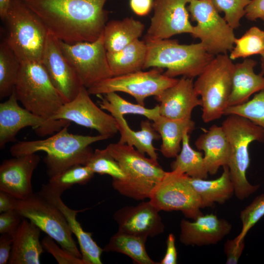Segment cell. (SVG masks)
<instances>
[{
    "mask_svg": "<svg viewBox=\"0 0 264 264\" xmlns=\"http://www.w3.org/2000/svg\"><path fill=\"white\" fill-rule=\"evenodd\" d=\"M41 20L48 31L69 44L92 42L102 34L109 0H21Z\"/></svg>",
    "mask_w": 264,
    "mask_h": 264,
    "instance_id": "cell-1",
    "label": "cell"
},
{
    "mask_svg": "<svg viewBox=\"0 0 264 264\" xmlns=\"http://www.w3.org/2000/svg\"><path fill=\"white\" fill-rule=\"evenodd\" d=\"M68 127L63 128L44 139L19 141L11 146L10 152L14 157L45 152L46 155L43 161L50 179L73 166L87 165L93 152L90 145L109 138L101 134L90 136L70 133Z\"/></svg>",
    "mask_w": 264,
    "mask_h": 264,
    "instance_id": "cell-2",
    "label": "cell"
},
{
    "mask_svg": "<svg viewBox=\"0 0 264 264\" xmlns=\"http://www.w3.org/2000/svg\"><path fill=\"white\" fill-rule=\"evenodd\" d=\"M106 148L118 162L125 176L122 180L112 179L113 188L121 195L134 200L149 198L166 172L157 161L146 157L127 144L110 143Z\"/></svg>",
    "mask_w": 264,
    "mask_h": 264,
    "instance_id": "cell-3",
    "label": "cell"
},
{
    "mask_svg": "<svg viewBox=\"0 0 264 264\" xmlns=\"http://www.w3.org/2000/svg\"><path fill=\"white\" fill-rule=\"evenodd\" d=\"M221 127L230 147L228 167L234 187V194L243 200L255 193L259 185H252L246 178L250 164L248 147L254 141L264 142V131L249 119L236 114L226 115Z\"/></svg>",
    "mask_w": 264,
    "mask_h": 264,
    "instance_id": "cell-4",
    "label": "cell"
},
{
    "mask_svg": "<svg viewBox=\"0 0 264 264\" xmlns=\"http://www.w3.org/2000/svg\"><path fill=\"white\" fill-rule=\"evenodd\" d=\"M147 54L143 69L166 68L169 77H198L215 56L207 52L200 43L181 44L165 39L146 42Z\"/></svg>",
    "mask_w": 264,
    "mask_h": 264,
    "instance_id": "cell-5",
    "label": "cell"
},
{
    "mask_svg": "<svg viewBox=\"0 0 264 264\" xmlns=\"http://www.w3.org/2000/svg\"><path fill=\"white\" fill-rule=\"evenodd\" d=\"M4 21L8 33L5 40L21 62H41L48 30L21 0H11Z\"/></svg>",
    "mask_w": 264,
    "mask_h": 264,
    "instance_id": "cell-6",
    "label": "cell"
},
{
    "mask_svg": "<svg viewBox=\"0 0 264 264\" xmlns=\"http://www.w3.org/2000/svg\"><path fill=\"white\" fill-rule=\"evenodd\" d=\"M234 66L227 54L216 55L194 82L195 90L200 97L204 123L220 118L228 107Z\"/></svg>",
    "mask_w": 264,
    "mask_h": 264,
    "instance_id": "cell-7",
    "label": "cell"
},
{
    "mask_svg": "<svg viewBox=\"0 0 264 264\" xmlns=\"http://www.w3.org/2000/svg\"><path fill=\"white\" fill-rule=\"evenodd\" d=\"M15 87L18 101L41 117L51 119L66 103L41 62H21Z\"/></svg>",
    "mask_w": 264,
    "mask_h": 264,
    "instance_id": "cell-8",
    "label": "cell"
},
{
    "mask_svg": "<svg viewBox=\"0 0 264 264\" xmlns=\"http://www.w3.org/2000/svg\"><path fill=\"white\" fill-rule=\"evenodd\" d=\"M15 209L54 239L63 249L82 258L64 215L39 191L25 199H17Z\"/></svg>",
    "mask_w": 264,
    "mask_h": 264,
    "instance_id": "cell-9",
    "label": "cell"
},
{
    "mask_svg": "<svg viewBox=\"0 0 264 264\" xmlns=\"http://www.w3.org/2000/svg\"><path fill=\"white\" fill-rule=\"evenodd\" d=\"M187 9L197 22L191 35L200 40L207 52L216 56L231 51L236 38L234 29L220 15L212 0H191Z\"/></svg>",
    "mask_w": 264,
    "mask_h": 264,
    "instance_id": "cell-10",
    "label": "cell"
},
{
    "mask_svg": "<svg viewBox=\"0 0 264 264\" xmlns=\"http://www.w3.org/2000/svg\"><path fill=\"white\" fill-rule=\"evenodd\" d=\"M178 79L163 74L162 68H153L105 79L87 89L89 95L105 94L111 92H122L130 94L137 104L145 106L146 98L156 96L174 85Z\"/></svg>",
    "mask_w": 264,
    "mask_h": 264,
    "instance_id": "cell-11",
    "label": "cell"
},
{
    "mask_svg": "<svg viewBox=\"0 0 264 264\" xmlns=\"http://www.w3.org/2000/svg\"><path fill=\"white\" fill-rule=\"evenodd\" d=\"M149 199L159 211H180L186 218L194 220L203 214L201 200L189 176L176 171L166 172Z\"/></svg>",
    "mask_w": 264,
    "mask_h": 264,
    "instance_id": "cell-12",
    "label": "cell"
},
{
    "mask_svg": "<svg viewBox=\"0 0 264 264\" xmlns=\"http://www.w3.org/2000/svg\"><path fill=\"white\" fill-rule=\"evenodd\" d=\"M61 48L87 89L112 77L103 33L95 41L69 44L59 40Z\"/></svg>",
    "mask_w": 264,
    "mask_h": 264,
    "instance_id": "cell-13",
    "label": "cell"
},
{
    "mask_svg": "<svg viewBox=\"0 0 264 264\" xmlns=\"http://www.w3.org/2000/svg\"><path fill=\"white\" fill-rule=\"evenodd\" d=\"M15 89L8 99L0 104V148L16 141V136L22 129L31 127L40 136L51 135L70 122L64 119H47L38 115L18 103Z\"/></svg>",
    "mask_w": 264,
    "mask_h": 264,
    "instance_id": "cell-14",
    "label": "cell"
},
{
    "mask_svg": "<svg viewBox=\"0 0 264 264\" xmlns=\"http://www.w3.org/2000/svg\"><path fill=\"white\" fill-rule=\"evenodd\" d=\"M87 88L82 86L77 96L65 103L51 119H64L94 129L99 134L112 137L118 132L115 118L103 111L91 100Z\"/></svg>",
    "mask_w": 264,
    "mask_h": 264,
    "instance_id": "cell-15",
    "label": "cell"
},
{
    "mask_svg": "<svg viewBox=\"0 0 264 264\" xmlns=\"http://www.w3.org/2000/svg\"><path fill=\"white\" fill-rule=\"evenodd\" d=\"M191 0H154V14L144 36L145 42L168 39L177 34H191L194 25L186 6Z\"/></svg>",
    "mask_w": 264,
    "mask_h": 264,
    "instance_id": "cell-16",
    "label": "cell"
},
{
    "mask_svg": "<svg viewBox=\"0 0 264 264\" xmlns=\"http://www.w3.org/2000/svg\"><path fill=\"white\" fill-rule=\"evenodd\" d=\"M41 63L52 84L66 102L72 100L83 85L75 69L64 55L59 40L49 31Z\"/></svg>",
    "mask_w": 264,
    "mask_h": 264,
    "instance_id": "cell-17",
    "label": "cell"
},
{
    "mask_svg": "<svg viewBox=\"0 0 264 264\" xmlns=\"http://www.w3.org/2000/svg\"><path fill=\"white\" fill-rule=\"evenodd\" d=\"M159 212L149 200L135 206L120 208L114 213L113 219L118 225V232L147 239L164 231Z\"/></svg>",
    "mask_w": 264,
    "mask_h": 264,
    "instance_id": "cell-18",
    "label": "cell"
},
{
    "mask_svg": "<svg viewBox=\"0 0 264 264\" xmlns=\"http://www.w3.org/2000/svg\"><path fill=\"white\" fill-rule=\"evenodd\" d=\"M40 156L27 154L4 160L0 166V191L17 199H25L34 193L31 179Z\"/></svg>",
    "mask_w": 264,
    "mask_h": 264,
    "instance_id": "cell-19",
    "label": "cell"
},
{
    "mask_svg": "<svg viewBox=\"0 0 264 264\" xmlns=\"http://www.w3.org/2000/svg\"><path fill=\"white\" fill-rule=\"evenodd\" d=\"M179 240L185 245L201 246L215 244L230 233L231 224L213 214H202L194 221L182 219Z\"/></svg>",
    "mask_w": 264,
    "mask_h": 264,
    "instance_id": "cell-20",
    "label": "cell"
},
{
    "mask_svg": "<svg viewBox=\"0 0 264 264\" xmlns=\"http://www.w3.org/2000/svg\"><path fill=\"white\" fill-rule=\"evenodd\" d=\"M193 78L183 77L154 99L159 105L161 116L172 119L191 118L193 110L201 106L194 88Z\"/></svg>",
    "mask_w": 264,
    "mask_h": 264,
    "instance_id": "cell-21",
    "label": "cell"
},
{
    "mask_svg": "<svg viewBox=\"0 0 264 264\" xmlns=\"http://www.w3.org/2000/svg\"><path fill=\"white\" fill-rule=\"evenodd\" d=\"M39 192L53 202L64 215L70 230L77 239L82 259L85 264H102L101 255L103 249L93 240L91 233L83 229L76 219L77 214L82 210H75L68 207L63 201L61 194L51 190L45 184L42 186Z\"/></svg>",
    "mask_w": 264,
    "mask_h": 264,
    "instance_id": "cell-22",
    "label": "cell"
},
{
    "mask_svg": "<svg viewBox=\"0 0 264 264\" xmlns=\"http://www.w3.org/2000/svg\"><path fill=\"white\" fill-rule=\"evenodd\" d=\"M41 230L24 218L13 235V242L9 264H39L44 252L40 241Z\"/></svg>",
    "mask_w": 264,
    "mask_h": 264,
    "instance_id": "cell-23",
    "label": "cell"
},
{
    "mask_svg": "<svg viewBox=\"0 0 264 264\" xmlns=\"http://www.w3.org/2000/svg\"><path fill=\"white\" fill-rule=\"evenodd\" d=\"M196 148L204 152L203 158L209 174H216L220 167L228 166L230 147L221 127L214 125L201 134L195 143Z\"/></svg>",
    "mask_w": 264,
    "mask_h": 264,
    "instance_id": "cell-24",
    "label": "cell"
},
{
    "mask_svg": "<svg viewBox=\"0 0 264 264\" xmlns=\"http://www.w3.org/2000/svg\"><path fill=\"white\" fill-rule=\"evenodd\" d=\"M256 65L257 62L251 59L235 64L228 107L243 104L252 94L264 89V75L255 72Z\"/></svg>",
    "mask_w": 264,
    "mask_h": 264,
    "instance_id": "cell-25",
    "label": "cell"
},
{
    "mask_svg": "<svg viewBox=\"0 0 264 264\" xmlns=\"http://www.w3.org/2000/svg\"><path fill=\"white\" fill-rule=\"evenodd\" d=\"M110 114L116 120L118 132L120 133L118 143L132 146L141 154H147L149 157L157 161V154L153 142L154 140H158L160 136L150 120L142 121L140 123L141 130L134 131L129 127L124 115L115 112Z\"/></svg>",
    "mask_w": 264,
    "mask_h": 264,
    "instance_id": "cell-26",
    "label": "cell"
},
{
    "mask_svg": "<svg viewBox=\"0 0 264 264\" xmlns=\"http://www.w3.org/2000/svg\"><path fill=\"white\" fill-rule=\"evenodd\" d=\"M153 126L161 138L162 154L167 158H175L181 150L184 133L192 132L195 123L192 118L172 119L160 115Z\"/></svg>",
    "mask_w": 264,
    "mask_h": 264,
    "instance_id": "cell-27",
    "label": "cell"
},
{
    "mask_svg": "<svg viewBox=\"0 0 264 264\" xmlns=\"http://www.w3.org/2000/svg\"><path fill=\"white\" fill-rule=\"evenodd\" d=\"M144 29V24L133 17L107 22L103 36L107 52H117L139 39Z\"/></svg>",
    "mask_w": 264,
    "mask_h": 264,
    "instance_id": "cell-28",
    "label": "cell"
},
{
    "mask_svg": "<svg viewBox=\"0 0 264 264\" xmlns=\"http://www.w3.org/2000/svg\"><path fill=\"white\" fill-rule=\"evenodd\" d=\"M189 180L200 197L203 208L212 207L215 203L223 204L234 194V187L227 166L223 167L222 173L216 179L206 180L189 176Z\"/></svg>",
    "mask_w": 264,
    "mask_h": 264,
    "instance_id": "cell-29",
    "label": "cell"
},
{
    "mask_svg": "<svg viewBox=\"0 0 264 264\" xmlns=\"http://www.w3.org/2000/svg\"><path fill=\"white\" fill-rule=\"evenodd\" d=\"M147 54V44L145 41L139 39L117 52H107V59L112 76L142 70Z\"/></svg>",
    "mask_w": 264,
    "mask_h": 264,
    "instance_id": "cell-30",
    "label": "cell"
},
{
    "mask_svg": "<svg viewBox=\"0 0 264 264\" xmlns=\"http://www.w3.org/2000/svg\"><path fill=\"white\" fill-rule=\"evenodd\" d=\"M147 239L117 231L103 248L105 252H116L129 257L138 264H157L148 255L145 248Z\"/></svg>",
    "mask_w": 264,
    "mask_h": 264,
    "instance_id": "cell-31",
    "label": "cell"
},
{
    "mask_svg": "<svg viewBox=\"0 0 264 264\" xmlns=\"http://www.w3.org/2000/svg\"><path fill=\"white\" fill-rule=\"evenodd\" d=\"M189 132L183 135L181 149L171 164V171H176L192 178L206 179L208 173L202 153L193 149L189 143Z\"/></svg>",
    "mask_w": 264,
    "mask_h": 264,
    "instance_id": "cell-32",
    "label": "cell"
},
{
    "mask_svg": "<svg viewBox=\"0 0 264 264\" xmlns=\"http://www.w3.org/2000/svg\"><path fill=\"white\" fill-rule=\"evenodd\" d=\"M21 63L5 41L0 45V99L9 96L13 92Z\"/></svg>",
    "mask_w": 264,
    "mask_h": 264,
    "instance_id": "cell-33",
    "label": "cell"
},
{
    "mask_svg": "<svg viewBox=\"0 0 264 264\" xmlns=\"http://www.w3.org/2000/svg\"><path fill=\"white\" fill-rule=\"evenodd\" d=\"M99 104L100 108L110 113L115 112L122 115L138 114L144 116L153 122L160 116L159 105L153 108H147L138 104L127 101L115 92L105 94L104 97L101 98Z\"/></svg>",
    "mask_w": 264,
    "mask_h": 264,
    "instance_id": "cell-34",
    "label": "cell"
},
{
    "mask_svg": "<svg viewBox=\"0 0 264 264\" xmlns=\"http://www.w3.org/2000/svg\"><path fill=\"white\" fill-rule=\"evenodd\" d=\"M264 54V31L252 26L239 38H236L230 58L233 61L254 55Z\"/></svg>",
    "mask_w": 264,
    "mask_h": 264,
    "instance_id": "cell-35",
    "label": "cell"
},
{
    "mask_svg": "<svg viewBox=\"0 0 264 264\" xmlns=\"http://www.w3.org/2000/svg\"><path fill=\"white\" fill-rule=\"evenodd\" d=\"M94 173L86 165L73 166L52 179L45 184L51 190L60 194L75 184L83 185L88 182Z\"/></svg>",
    "mask_w": 264,
    "mask_h": 264,
    "instance_id": "cell-36",
    "label": "cell"
},
{
    "mask_svg": "<svg viewBox=\"0 0 264 264\" xmlns=\"http://www.w3.org/2000/svg\"><path fill=\"white\" fill-rule=\"evenodd\" d=\"M239 115L245 117L264 131V89L256 93L247 102L234 106L228 107L224 115Z\"/></svg>",
    "mask_w": 264,
    "mask_h": 264,
    "instance_id": "cell-37",
    "label": "cell"
},
{
    "mask_svg": "<svg viewBox=\"0 0 264 264\" xmlns=\"http://www.w3.org/2000/svg\"><path fill=\"white\" fill-rule=\"evenodd\" d=\"M86 165L94 173L109 175L113 180H122L125 177L118 162L106 148L95 149Z\"/></svg>",
    "mask_w": 264,
    "mask_h": 264,
    "instance_id": "cell-38",
    "label": "cell"
},
{
    "mask_svg": "<svg viewBox=\"0 0 264 264\" xmlns=\"http://www.w3.org/2000/svg\"><path fill=\"white\" fill-rule=\"evenodd\" d=\"M251 0H212L217 10L222 12L224 18L234 29L240 25L245 9Z\"/></svg>",
    "mask_w": 264,
    "mask_h": 264,
    "instance_id": "cell-39",
    "label": "cell"
},
{
    "mask_svg": "<svg viewBox=\"0 0 264 264\" xmlns=\"http://www.w3.org/2000/svg\"><path fill=\"white\" fill-rule=\"evenodd\" d=\"M264 216V194L255 198L240 213L242 229L236 237L238 241L244 239L249 230Z\"/></svg>",
    "mask_w": 264,
    "mask_h": 264,
    "instance_id": "cell-40",
    "label": "cell"
},
{
    "mask_svg": "<svg viewBox=\"0 0 264 264\" xmlns=\"http://www.w3.org/2000/svg\"><path fill=\"white\" fill-rule=\"evenodd\" d=\"M44 249L51 254L59 264H85L81 258L77 257L59 246L57 242L47 235L42 240Z\"/></svg>",
    "mask_w": 264,
    "mask_h": 264,
    "instance_id": "cell-41",
    "label": "cell"
},
{
    "mask_svg": "<svg viewBox=\"0 0 264 264\" xmlns=\"http://www.w3.org/2000/svg\"><path fill=\"white\" fill-rule=\"evenodd\" d=\"M24 218L15 209L1 213L0 233L13 235Z\"/></svg>",
    "mask_w": 264,
    "mask_h": 264,
    "instance_id": "cell-42",
    "label": "cell"
},
{
    "mask_svg": "<svg viewBox=\"0 0 264 264\" xmlns=\"http://www.w3.org/2000/svg\"><path fill=\"white\" fill-rule=\"evenodd\" d=\"M224 246L226 264H236L244 249V239L238 241L236 237L233 239H228Z\"/></svg>",
    "mask_w": 264,
    "mask_h": 264,
    "instance_id": "cell-43",
    "label": "cell"
},
{
    "mask_svg": "<svg viewBox=\"0 0 264 264\" xmlns=\"http://www.w3.org/2000/svg\"><path fill=\"white\" fill-rule=\"evenodd\" d=\"M13 242V235L9 234H1L0 237V264H8Z\"/></svg>",
    "mask_w": 264,
    "mask_h": 264,
    "instance_id": "cell-44",
    "label": "cell"
},
{
    "mask_svg": "<svg viewBox=\"0 0 264 264\" xmlns=\"http://www.w3.org/2000/svg\"><path fill=\"white\" fill-rule=\"evenodd\" d=\"M177 254L175 245V237L173 233H170L166 241V250L165 255L159 264H176L177 259Z\"/></svg>",
    "mask_w": 264,
    "mask_h": 264,
    "instance_id": "cell-45",
    "label": "cell"
},
{
    "mask_svg": "<svg viewBox=\"0 0 264 264\" xmlns=\"http://www.w3.org/2000/svg\"><path fill=\"white\" fill-rule=\"evenodd\" d=\"M264 16V0H251L245 9V17L253 21Z\"/></svg>",
    "mask_w": 264,
    "mask_h": 264,
    "instance_id": "cell-46",
    "label": "cell"
},
{
    "mask_svg": "<svg viewBox=\"0 0 264 264\" xmlns=\"http://www.w3.org/2000/svg\"><path fill=\"white\" fill-rule=\"evenodd\" d=\"M153 0H130V5L132 11L137 15H148L153 8Z\"/></svg>",
    "mask_w": 264,
    "mask_h": 264,
    "instance_id": "cell-47",
    "label": "cell"
},
{
    "mask_svg": "<svg viewBox=\"0 0 264 264\" xmlns=\"http://www.w3.org/2000/svg\"><path fill=\"white\" fill-rule=\"evenodd\" d=\"M17 199L3 191H0V212L15 209Z\"/></svg>",
    "mask_w": 264,
    "mask_h": 264,
    "instance_id": "cell-48",
    "label": "cell"
},
{
    "mask_svg": "<svg viewBox=\"0 0 264 264\" xmlns=\"http://www.w3.org/2000/svg\"><path fill=\"white\" fill-rule=\"evenodd\" d=\"M11 0H0V17L4 20Z\"/></svg>",
    "mask_w": 264,
    "mask_h": 264,
    "instance_id": "cell-49",
    "label": "cell"
},
{
    "mask_svg": "<svg viewBox=\"0 0 264 264\" xmlns=\"http://www.w3.org/2000/svg\"><path fill=\"white\" fill-rule=\"evenodd\" d=\"M261 73L264 75V54L261 56Z\"/></svg>",
    "mask_w": 264,
    "mask_h": 264,
    "instance_id": "cell-50",
    "label": "cell"
},
{
    "mask_svg": "<svg viewBox=\"0 0 264 264\" xmlns=\"http://www.w3.org/2000/svg\"><path fill=\"white\" fill-rule=\"evenodd\" d=\"M261 19L262 20H263V22H264V16L262 18H261Z\"/></svg>",
    "mask_w": 264,
    "mask_h": 264,
    "instance_id": "cell-51",
    "label": "cell"
}]
</instances>
